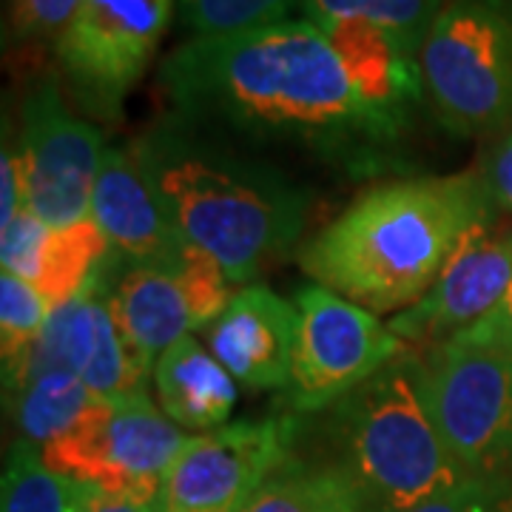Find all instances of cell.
I'll use <instances>...</instances> for the list:
<instances>
[{
  "label": "cell",
  "instance_id": "cell-33",
  "mask_svg": "<svg viewBox=\"0 0 512 512\" xmlns=\"http://www.w3.org/2000/svg\"><path fill=\"white\" fill-rule=\"evenodd\" d=\"M510 6H512V0H510Z\"/></svg>",
  "mask_w": 512,
  "mask_h": 512
},
{
  "label": "cell",
  "instance_id": "cell-1",
  "mask_svg": "<svg viewBox=\"0 0 512 512\" xmlns=\"http://www.w3.org/2000/svg\"><path fill=\"white\" fill-rule=\"evenodd\" d=\"M160 89L202 131L299 148L356 174L376 171L404 134L359 100L328 35L305 18L194 37L163 60Z\"/></svg>",
  "mask_w": 512,
  "mask_h": 512
},
{
  "label": "cell",
  "instance_id": "cell-23",
  "mask_svg": "<svg viewBox=\"0 0 512 512\" xmlns=\"http://www.w3.org/2000/svg\"><path fill=\"white\" fill-rule=\"evenodd\" d=\"M450 0H299V12L316 26L328 20H367L407 40L416 52L433 20Z\"/></svg>",
  "mask_w": 512,
  "mask_h": 512
},
{
  "label": "cell",
  "instance_id": "cell-4",
  "mask_svg": "<svg viewBox=\"0 0 512 512\" xmlns=\"http://www.w3.org/2000/svg\"><path fill=\"white\" fill-rule=\"evenodd\" d=\"M325 441L359 512L413 510L470 478L430 416L413 350L325 410Z\"/></svg>",
  "mask_w": 512,
  "mask_h": 512
},
{
  "label": "cell",
  "instance_id": "cell-25",
  "mask_svg": "<svg viewBox=\"0 0 512 512\" xmlns=\"http://www.w3.org/2000/svg\"><path fill=\"white\" fill-rule=\"evenodd\" d=\"M46 299L35 291L32 282L20 276H0V353L3 370L15 367L35 345L40 330L49 319Z\"/></svg>",
  "mask_w": 512,
  "mask_h": 512
},
{
  "label": "cell",
  "instance_id": "cell-17",
  "mask_svg": "<svg viewBox=\"0 0 512 512\" xmlns=\"http://www.w3.org/2000/svg\"><path fill=\"white\" fill-rule=\"evenodd\" d=\"M154 387L165 416L183 430H220L237 404V379L194 336L180 339L157 359Z\"/></svg>",
  "mask_w": 512,
  "mask_h": 512
},
{
  "label": "cell",
  "instance_id": "cell-28",
  "mask_svg": "<svg viewBox=\"0 0 512 512\" xmlns=\"http://www.w3.org/2000/svg\"><path fill=\"white\" fill-rule=\"evenodd\" d=\"M510 487L512 484H507V481L467 478L453 490L404 512H507Z\"/></svg>",
  "mask_w": 512,
  "mask_h": 512
},
{
  "label": "cell",
  "instance_id": "cell-7",
  "mask_svg": "<svg viewBox=\"0 0 512 512\" xmlns=\"http://www.w3.org/2000/svg\"><path fill=\"white\" fill-rule=\"evenodd\" d=\"M185 441L183 427L146 393L123 399L94 396L89 410L43 447V458L74 484L154 504Z\"/></svg>",
  "mask_w": 512,
  "mask_h": 512
},
{
  "label": "cell",
  "instance_id": "cell-32",
  "mask_svg": "<svg viewBox=\"0 0 512 512\" xmlns=\"http://www.w3.org/2000/svg\"><path fill=\"white\" fill-rule=\"evenodd\" d=\"M72 512H157L154 504H143L134 498H123V495L103 493L86 484H74V501Z\"/></svg>",
  "mask_w": 512,
  "mask_h": 512
},
{
  "label": "cell",
  "instance_id": "cell-20",
  "mask_svg": "<svg viewBox=\"0 0 512 512\" xmlns=\"http://www.w3.org/2000/svg\"><path fill=\"white\" fill-rule=\"evenodd\" d=\"M242 512H359V504L336 470L291 453L262 481Z\"/></svg>",
  "mask_w": 512,
  "mask_h": 512
},
{
  "label": "cell",
  "instance_id": "cell-16",
  "mask_svg": "<svg viewBox=\"0 0 512 512\" xmlns=\"http://www.w3.org/2000/svg\"><path fill=\"white\" fill-rule=\"evenodd\" d=\"M109 305L131 345L151 362L185 339L188 330H197L177 268L123 265L111 282Z\"/></svg>",
  "mask_w": 512,
  "mask_h": 512
},
{
  "label": "cell",
  "instance_id": "cell-13",
  "mask_svg": "<svg viewBox=\"0 0 512 512\" xmlns=\"http://www.w3.org/2000/svg\"><path fill=\"white\" fill-rule=\"evenodd\" d=\"M92 220L123 265L177 268L188 251V242L165 217L131 146L106 148L94 180Z\"/></svg>",
  "mask_w": 512,
  "mask_h": 512
},
{
  "label": "cell",
  "instance_id": "cell-30",
  "mask_svg": "<svg viewBox=\"0 0 512 512\" xmlns=\"http://www.w3.org/2000/svg\"><path fill=\"white\" fill-rule=\"evenodd\" d=\"M481 177L487 183L495 208L512 211V131H507L504 140L493 148Z\"/></svg>",
  "mask_w": 512,
  "mask_h": 512
},
{
  "label": "cell",
  "instance_id": "cell-5",
  "mask_svg": "<svg viewBox=\"0 0 512 512\" xmlns=\"http://www.w3.org/2000/svg\"><path fill=\"white\" fill-rule=\"evenodd\" d=\"M424 94L461 137L512 131L510 0H450L419 52Z\"/></svg>",
  "mask_w": 512,
  "mask_h": 512
},
{
  "label": "cell",
  "instance_id": "cell-26",
  "mask_svg": "<svg viewBox=\"0 0 512 512\" xmlns=\"http://www.w3.org/2000/svg\"><path fill=\"white\" fill-rule=\"evenodd\" d=\"M0 262L3 274L20 276L26 282H35L37 262L43 254V245L49 237V228L37 217L35 211L26 205L6 225H0Z\"/></svg>",
  "mask_w": 512,
  "mask_h": 512
},
{
  "label": "cell",
  "instance_id": "cell-8",
  "mask_svg": "<svg viewBox=\"0 0 512 512\" xmlns=\"http://www.w3.org/2000/svg\"><path fill=\"white\" fill-rule=\"evenodd\" d=\"M296 345L285 399L291 416H313L345 399L407 353L390 325L322 285L296 293Z\"/></svg>",
  "mask_w": 512,
  "mask_h": 512
},
{
  "label": "cell",
  "instance_id": "cell-27",
  "mask_svg": "<svg viewBox=\"0 0 512 512\" xmlns=\"http://www.w3.org/2000/svg\"><path fill=\"white\" fill-rule=\"evenodd\" d=\"M80 6L83 0H12L6 32L15 43L60 40Z\"/></svg>",
  "mask_w": 512,
  "mask_h": 512
},
{
  "label": "cell",
  "instance_id": "cell-14",
  "mask_svg": "<svg viewBox=\"0 0 512 512\" xmlns=\"http://www.w3.org/2000/svg\"><path fill=\"white\" fill-rule=\"evenodd\" d=\"M296 305L271 288L251 285L205 328L208 348L237 382L256 390L288 387L296 345Z\"/></svg>",
  "mask_w": 512,
  "mask_h": 512
},
{
  "label": "cell",
  "instance_id": "cell-24",
  "mask_svg": "<svg viewBox=\"0 0 512 512\" xmlns=\"http://www.w3.org/2000/svg\"><path fill=\"white\" fill-rule=\"evenodd\" d=\"M180 18L194 37L231 35L288 20L299 0H177Z\"/></svg>",
  "mask_w": 512,
  "mask_h": 512
},
{
  "label": "cell",
  "instance_id": "cell-18",
  "mask_svg": "<svg viewBox=\"0 0 512 512\" xmlns=\"http://www.w3.org/2000/svg\"><path fill=\"white\" fill-rule=\"evenodd\" d=\"M109 256V239L92 217L49 231L32 285L49 308L66 305L83 293Z\"/></svg>",
  "mask_w": 512,
  "mask_h": 512
},
{
  "label": "cell",
  "instance_id": "cell-11",
  "mask_svg": "<svg viewBox=\"0 0 512 512\" xmlns=\"http://www.w3.org/2000/svg\"><path fill=\"white\" fill-rule=\"evenodd\" d=\"M296 419L239 421L185 441L168 467L157 512H242L262 481L291 456Z\"/></svg>",
  "mask_w": 512,
  "mask_h": 512
},
{
  "label": "cell",
  "instance_id": "cell-31",
  "mask_svg": "<svg viewBox=\"0 0 512 512\" xmlns=\"http://www.w3.org/2000/svg\"><path fill=\"white\" fill-rule=\"evenodd\" d=\"M458 336H467V339H476V342H490V345H501V348L512 350V282L504 299L495 305L493 311L487 313L481 322H476L470 330L458 333Z\"/></svg>",
  "mask_w": 512,
  "mask_h": 512
},
{
  "label": "cell",
  "instance_id": "cell-21",
  "mask_svg": "<svg viewBox=\"0 0 512 512\" xmlns=\"http://www.w3.org/2000/svg\"><path fill=\"white\" fill-rule=\"evenodd\" d=\"M109 291L97 302L92 356L83 367L80 379L100 399H123V396L143 393V384H146L148 370H154V362L134 348L131 339L120 330L111 313Z\"/></svg>",
  "mask_w": 512,
  "mask_h": 512
},
{
  "label": "cell",
  "instance_id": "cell-9",
  "mask_svg": "<svg viewBox=\"0 0 512 512\" xmlns=\"http://www.w3.org/2000/svg\"><path fill=\"white\" fill-rule=\"evenodd\" d=\"M174 15V0H83L57 40V66L74 103L117 120L146 74Z\"/></svg>",
  "mask_w": 512,
  "mask_h": 512
},
{
  "label": "cell",
  "instance_id": "cell-12",
  "mask_svg": "<svg viewBox=\"0 0 512 512\" xmlns=\"http://www.w3.org/2000/svg\"><path fill=\"white\" fill-rule=\"evenodd\" d=\"M510 282L512 234H495L493 220L481 222L458 245L436 285L396 313L390 328L407 348L444 345L493 311Z\"/></svg>",
  "mask_w": 512,
  "mask_h": 512
},
{
  "label": "cell",
  "instance_id": "cell-15",
  "mask_svg": "<svg viewBox=\"0 0 512 512\" xmlns=\"http://www.w3.org/2000/svg\"><path fill=\"white\" fill-rule=\"evenodd\" d=\"M319 29L328 35L353 92L367 109L407 128L410 111L427 97L419 52L396 32L367 20H328Z\"/></svg>",
  "mask_w": 512,
  "mask_h": 512
},
{
  "label": "cell",
  "instance_id": "cell-3",
  "mask_svg": "<svg viewBox=\"0 0 512 512\" xmlns=\"http://www.w3.org/2000/svg\"><path fill=\"white\" fill-rule=\"evenodd\" d=\"M131 151L177 234L214 256L231 285L251 282L302 237L308 194L183 117L160 120Z\"/></svg>",
  "mask_w": 512,
  "mask_h": 512
},
{
  "label": "cell",
  "instance_id": "cell-2",
  "mask_svg": "<svg viewBox=\"0 0 512 512\" xmlns=\"http://www.w3.org/2000/svg\"><path fill=\"white\" fill-rule=\"evenodd\" d=\"M481 171L393 180L365 191L302 248L316 285L367 311L416 305L436 285L464 237L493 220Z\"/></svg>",
  "mask_w": 512,
  "mask_h": 512
},
{
  "label": "cell",
  "instance_id": "cell-29",
  "mask_svg": "<svg viewBox=\"0 0 512 512\" xmlns=\"http://www.w3.org/2000/svg\"><path fill=\"white\" fill-rule=\"evenodd\" d=\"M20 208H26V174H23V157L20 148L3 143L0 157V225L12 220Z\"/></svg>",
  "mask_w": 512,
  "mask_h": 512
},
{
  "label": "cell",
  "instance_id": "cell-6",
  "mask_svg": "<svg viewBox=\"0 0 512 512\" xmlns=\"http://www.w3.org/2000/svg\"><path fill=\"white\" fill-rule=\"evenodd\" d=\"M430 416L470 478L512 484V350L456 336L421 350Z\"/></svg>",
  "mask_w": 512,
  "mask_h": 512
},
{
  "label": "cell",
  "instance_id": "cell-22",
  "mask_svg": "<svg viewBox=\"0 0 512 512\" xmlns=\"http://www.w3.org/2000/svg\"><path fill=\"white\" fill-rule=\"evenodd\" d=\"M72 501L74 481L55 473L37 444L15 441L0 481V512H72Z\"/></svg>",
  "mask_w": 512,
  "mask_h": 512
},
{
  "label": "cell",
  "instance_id": "cell-19",
  "mask_svg": "<svg viewBox=\"0 0 512 512\" xmlns=\"http://www.w3.org/2000/svg\"><path fill=\"white\" fill-rule=\"evenodd\" d=\"M92 402L94 393L77 373H43L6 390L20 436L40 447L63 436Z\"/></svg>",
  "mask_w": 512,
  "mask_h": 512
},
{
  "label": "cell",
  "instance_id": "cell-10",
  "mask_svg": "<svg viewBox=\"0 0 512 512\" xmlns=\"http://www.w3.org/2000/svg\"><path fill=\"white\" fill-rule=\"evenodd\" d=\"M100 128L74 117L55 74H43L23 94L20 157L26 205L49 231L92 217V194L103 163Z\"/></svg>",
  "mask_w": 512,
  "mask_h": 512
}]
</instances>
